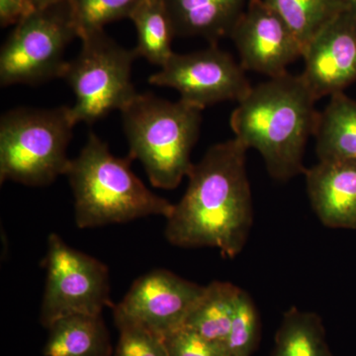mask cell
Returning <instances> with one entry per match:
<instances>
[{
	"mask_svg": "<svg viewBox=\"0 0 356 356\" xmlns=\"http://www.w3.org/2000/svg\"><path fill=\"white\" fill-rule=\"evenodd\" d=\"M247 151L234 138L211 147L193 165L184 197L166 219L168 242L218 248L228 259L241 254L254 221Z\"/></svg>",
	"mask_w": 356,
	"mask_h": 356,
	"instance_id": "6da1fadb",
	"label": "cell"
},
{
	"mask_svg": "<svg viewBox=\"0 0 356 356\" xmlns=\"http://www.w3.org/2000/svg\"><path fill=\"white\" fill-rule=\"evenodd\" d=\"M301 74L285 72L252 86L229 119L235 138L261 154L267 172L286 181L305 173L303 159L320 112Z\"/></svg>",
	"mask_w": 356,
	"mask_h": 356,
	"instance_id": "7a4b0ae2",
	"label": "cell"
},
{
	"mask_svg": "<svg viewBox=\"0 0 356 356\" xmlns=\"http://www.w3.org/2000/svg\"><path fill=\"white\" fill-rule=\"evenodd\" d=\"M133 159L118 158L95 133L67 177L74 197V220L81 229L122 224L149 216L172 214L173 204L149 191L131 170Z\"/></svg>",
	"mask_w": 356,
	"mask_h": 356,
	"instance_id": "3957f363",
	"label": "cell"
},
{
	"mask_svg": "<svg viewBox=\"0 0 356 356\" xmlns=\"http://www.w3.org/2000/svg\"><path fill=\"white\" fill-rule=\"evenodd\" d=\"M121 113L129 156L139 159L153 186L177 188L194 165L191 152L200 134L202 109L181 99L138 93Z\"/></svg>",
	"mask_w": 356,
	"mask_h": 356,
	"instance_id": "277c9868",
	"label": "cell"
},
{
	"mask_svg": "<svg viewBox=\"0 0 356 356\" xmlns=\"http://www.w3.org/2000/svg\"><path fill=\"white\" fill-rule=\"evenodd\" d=\"M76 125L67 106L6 112L0 121L1 184L44 186L67 175L72 161L67 147Z\"/></svg>",
	"mask_w": 356,
	"mask_h": 356,
	"instance_id": "5b68a950",
	"label": "cell"
},
{
	"mask_svg": "<svg viewBox=\"0 0 356 356\" xmlns=\"http://www.w3.org/2000/svg\"><path fill=\"white\" fill-rule=\"evenodd\" d=\"M81 40V51L67 62L62 79L76 97L70 107L72 120L93 124L114 110L125 109L138 95L131 79L137 56L110 38L104 30Z\"/></svg>",
	"mask_w": 356,
	"mask_h": 356,
	"instance_id": "8992f818",
	"label": "cell"
},
{
	"mask_svg": "<svg viewBox=\"0 0 356 356\" xmlns=\"http://www.w3.org/2000/svg\"><path fill=\"white\" fill-rule=\"evenodd\" d=\"M79 38L69 1L36 9L14 26L0 51V84L43 83L62 79L67 47Z\"/></svg>",
	"mask_w": 356,
	"mask_h": 356,
	"instance_id": "52a82bcc",
	"label": "cell"
},
{
	"mask_svg": "<svg viewBox=\"0 0 356 356\" xmlns=\"http://www.w3.org/2000/svg\"><path fill=\"white\" fill-rule=\"evenodd\" d=\"M44 266L47 280L40 321L47 329L65 316L102 315L105 307L113 308L107 266L70 247L57 234L49 236Z\"/></svg>",
	"mask_w": 356,
	"mask_h": 356,
	"instance_id": "ba28073f",
	"label": "cell"
},
{
	"mask_svg": "<svg viewBox=\"0 0 356 356\" xmlns=\"http://www.w3.org/2000/svg\"><path fill=\"white\" fill-rule=\"evenodd\" d=\"M240 63L217 44L189 54L173 53L149 83L175 89L182 102L205 109L217 103L241 100L252 88Z\"/></svg>",
	"mask_w": 356,
	"mask_h": 356,
	"instance_id": "9c48e42d",
	"label": "cell"
},
{
	"mask_svg": "<svg viewBox=\"0 0 356 356\" xmlns=\"http://www.w3.org/2000/svg\"><path fill=\"white\" fill-rule=\"evenodd\" d=\"M229 38L243 69L268 77L285 74L288 65L303 56L302 44L264 0H248Z\"/></svg>",
	"mask_w": 356,
	"mask_h": 356,
	"instance_id": "30bf717a",
	"label": "cell"
},
{
	"mask_svg": "<svg viewBox=\"0 0 356 356\" xmlns=\"http://www.w3.org/2000/svg\"><path fill=\"white\" fill-rule=\"evenodd\" d=\"M204 289L172 271L154 269L138 278L115 308L165 339L184 327Z\"/></svg>",
	"mask_w": 356,
	"mask_h": 356,
	"instance_id": "8fae6325",
	"label": "cell"
},
{
	"mask_svg": "<svg viewBox=\"0 0 356 356\" xmlns=\"http://www.w3.org/2000/svg\"><path fill=\"white\" fill-rule=\"evenodd\" d=\"M302 58L301 76L316 99L343 92L356 81V18L337 13L306 44Z\"/></svg>",
	"mask_w": 356,
	"mask_h": 356,
	"instance_id": "7c38bea8",
	"label": "cell"
},
{
	"mask_svg": "<svg viewBox=\"0 0 356 356\" xmlns=\"http://www.w3.org/2000/svg\"><path fill=\"white\" fill-rule=\"evenodd\" d=\"M307 193L325 227L356 229V159L318 161L307 168Z\"/></svg>",
	"mask_w": 356,
	"mask_h": 356,
	"instance_id": "4fadbf2b",
	"label": "cell"
},
{
	"mask_svg": "<svg viewBox=\"0 0 356 356\" xmlns=\"http://www.w3.org/2000/svg\"><path fill=\"white\" fill-rule=\"evenodd\" d=\"M248 0H165L175 36L201 37L217 44L229 37Z\"/></svg>",
	"mask_w": 356,
	"mask_h": 356,
	"instance_id": "5bb4252c",
	"label": "cell"
},
{
	"mask_svg": "<svg viewBox=\"0 0 356 356\" xmlns=\"http://www.w3.org/2000/svg\"><path fill=\"white\" fill-rule=\"evenodd\" d=\"M44 356H110L109 332L102 315L74 314L55 321L48 327Z\"/></svg>",
	"mask_w": 356,
	"mask_h": 356,
	"instance_id": "9a60e30c",
	"label": "cell"
},
{
	"mask_svg": "<svg viewBox=\"0 0 356 356\" xmlns=\"http://www.w3.org/2000/svg\"><path fill=\"white\" fill-rule=\"evenodd\" d=\"M316 151L318 161L356 159V102L344 95L331 96L318 115Z\"/></svg>",
	"mask_w": 356,
	"mask_h": 356,
	"instance_id": "2e32d148",
	"label": "cell"
},
{
	"mask_svg": "<svg viewBox=\"0 0 356 356\" xmlns=\"http://www.w3.org/2000/svg\"><path fill=\"white\" fill-rule=\"evenodd\" d=\"M241 288L229 282L214 281L205 286L203 294L189 312L184 327L210 343L227 348L232 321Z\"/></svg>",
	"mask_w": 356,
	"mask_h": 356,
	"instance_id": "e0dca14e",
	"label": "cell"
},
{
	"mask_svg": "<svg viewBox=\"0 0 356 356\" xmlns=\"http://www.w3.org/2000/svg\"><path fill=\"white\" fill-rule=\"evenodd\" d=\"M130 19L137 30V44L134 49L137 58L163 67L175 53L172 44L175 37L165 0H142Z\"/></svg>",
	"mask_w": 356,
	"mask_h": 356,
	"instance_id": "ac0fdd59",
	"label": "cell"
},
{
	"mask_svg": "<svg viewBox=\"0 0 356 356\" xmlns=\"http://www.w3.org/2000/svg\"><path fill=\"white\" fill-rule=\"evenodd\" d=\"M273 356H332L320 316L290 308L276 332Z\"/></svg>",
	"mask_w": 356,
	"mask_h": 356,
	"instance_id": "d6986e66",
	"label": "cell"
},
{
	"mask_svg": "<svg viewBox=\"0 0 356 356\" xmlns=\"http://www.w3.org/2000/svg\"><path fill=\"white\" fill-rule=\"evenodd\" d=\"M304 48L321 28L343 11L339 0H264Z\"/></svg>",
	"mask_w": 356,
	"mask_h": 356,
	"instance_id": "ffe728a7",
	"label": "cell"
},
{
	"mask_svg": "<svg viewBox=\"0 0 356 356\" xmlns=\"http://www.w3.org/2000/svg\"><path fill=\"white\" fill-rule=\"evenodd\" d=\"M79 38L104 30L114 21L130 18L142 0H67Z\"/></svg>",
	"mask_w": 356,
	"mask_h": 356,
	"instance_id": "44dd1931",
	"label": "cell"
},
{
	"mask_svg": "<svg viewBox=\"0 0 356 356\" xmlns=\"http://www.w3.org/2000/svg\"><path fill=\"white\" fill-rule=\"evenodd\" d=\"M261 337V318L248 293L242 289L232 321L227 350L231 356H250Z\"/></svg>",
	"mask_w": 356,
	"mask_h": 356,
	"instance_id": "7402d4cb",
	"label": "cell"
},
{
	"mask_svg": "<svg viewBox=\"0 0 356 356\" xmlns=\"http://www.w3.org/2000/svg\"><path fill=\"white\" fill-rule=\"evenodd\" d=\"M113 315L120 332L115 356H170L163 337L126 317L115 306Z\"/></svg>",
	"mask_w": 356,
	"mask_h": 356,
	"instance_id": "603a6c76",
	"label": "cell"
},
{
	"mask_svg": "<svg viewBox=\"0 0 356 356\" xmlns=\"http://www.w3.org/2000/svg\"><path fill=\"white\" fill-rule=\"evenodd\" d=\"M163 339L170 356H231L224 346L210 343L185 327Z\"/></svg>",
	"mask_w": 356,
	"mask_h": 356,
	"instance_id": "cb8c5ba5",
	"label": "cell"
},
{
	"mask_svg": "<svg viewBox=\"0 0 356 356\" xmlns=\"http://www.w3.org/2000/svg\"><path fill=\"white\" fill-rule=\"evenodd\" d=\"M34 10L32 0H0V24L15 26Z\"/></svg>",
	"mask_w": 356,
	"mask_h": 356,
	"instance_id": "d4e9b609",
	"label": "cell"
},
{
	"mask_svg": "<svg viewBox=\"0 0 356 356\" xmlns=\"http://www.w3.org/2000/svg\"><path fill=\"white\" fill-rule=\"evenodd\" d=\"M65 1H67V0H32V3L36 10V9L47 8V7L56 6V4L63 3Z\"/></svg>",
	"mask_w": 356,
	"mask_h": 356,
	"instance_id": "484cf974",
	"label": "cell"
},
{
	"mask_svg": "<svg viewBox=\"0 0 356 356\" xmlns=\"http://www.w3.org/2000/svg\"><path fill=\"white\" fill-rule=\"evenodd\" d=\"M341 8L356 18V0H339Z\"/></svg>",
	"mask_w": 356,
	"mask_h": 356,
	"instance_id": "4316f807",
	"label": "cell"
}]
</instances>
